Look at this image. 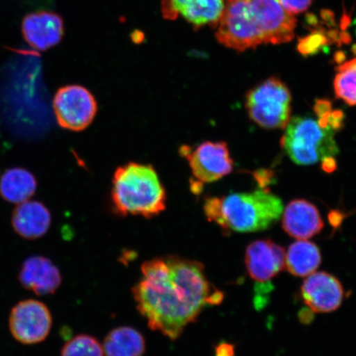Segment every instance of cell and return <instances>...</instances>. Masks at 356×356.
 I'll return each instance as SVG.
<instances>
[{
  "label": "cell",
  "instance_id": "obj_1",
  "mask_svg": "<svg viewBox=\"0 0 356 356\" xmlns=\"http://www.w3.org/2000/svg\"><path fill=\"white\" fill-rule=\"evenodd\" d=\"M132 289L137 309L148 326L177 340L204 308L221 304L224 293L212 286L197 261L169 255L147 261Z\"/></svg>",
  "mask_w": 356,
  "mask_h": 356
},
{
  "label": "cell",
  "instance_id": "obj_2",
  "mask_svg": "<svg viewBox=\"0 0 356 356\" xmlns=\"http://www.w3.org/2000/svg\"><path fill=\"white\" fill-rule=\"evenodd\" d=\"M296 24L278 0H226L216 38L225 47L242 52L261 44L291 42Z\"/></svg>",
  "mask_w": 356,
  "mask_h": 356
},
{
  "label": "cell",
  "instance_id": "obj_3",
  "mask_svg": "<svg viewBox=\"0 0 356 356\" xmlns=\"http://www.w3.org/2000/svg\"><path fill=\"white\" fill-rule=\"evenodd\" d=\"M283 210L282 200L265 188L211 197L204 204L209 221L216 222L222 230L244 234L270 229L280 220Z\"/></svg>",
  "mask_w": 356,
  "mask_h": 356
},
{
  "label": "cell",
  "instance_id": "obj_4",
  "mask_svg": "<svg viewBox=\"0 0 356 356\" xmlns=\"http://www.w3.org/2000/svg\"><path fill=\"white\" fill-rule=\"evenodd\" d=\"M111 200L119 215L149 219L166 210L167 193L153 166L131 162L115 170Z\"/></svg>",
  "mask_w": 356,
  "mask_h": 356
},
{
  "label": "cell",
  "instance_id": "obj_5",
  "mask_svg": "<svg viewBox=\"0 0 356 356\" xmlns=\"http://www.w3.org/2000/svg\"><path fill=\"white\" fill-rule=\"evenodd\" d=\"M282 139V148L299 165H312L339 152L334 139L335 132L323 128L309 117H295L289 121Z\"/></svg>",
  "mask_w": 356,
  "mask_h": 356
},
{
  "label": "cell",
  "instance_id": "obj_6",
  "mask_svg": "<svg viewBox=\"0 0 356 356\" xmlns=\"http://www.w3.org/2000/svg\"><path fill=\"white\" fill-rule=\"evenodd\" d=\"M291 93L282 80L271 77L247 93L249 118L265 129H284L291 121Z\"/></svg>",
  "mask_w": 356,
  "mask_h": 356
},
{
  "label": "cell",
  "instance_id": "obj_7",
  "mask_svg": "<svg viewBox=\"0 0 356 356\" xmlns=\"http://www.w3.org/2000/svg\"><path fill=\"white\" fill-rule=\"evenodd\" d=\"M58 124L71 131L86 130L95 119L97 104L95 96L81 86L62 87L53 101Z\"/></svg>",
  "mask_w": 356,
  "mask_h": 356
},
{
  "label": "cell",
  "instance_id": "obj_8",
  "mask_svg": "<svg viewBox=\"0 0 356 356\" xmlns=\"http://www.w3.org/2000/svg\"><path fill=\"white\" fill-rule=\"evenodd\" d=\"M180 152L188 159L191 172L200 185L221 179L234 168L228 145L224 141H206L191 149L181 147Z\"/></svg>",
  "mask_w": 356,
  "mask_h": 356
},
{
  "label": "cell",
  "instance_id": "obj_9",
  "mask_svg": "<svg viewBox=\"0 0 356 356\" xmlns=\"http://www.w3.org/2000/svg\"><path fill=\"white\" fill-rule=\"evenodd\" d=\"M52 326L50 310L35 300L21 301L13 307L10 316V329L20 343H40L48 337Z\"/></svg>",
  "mask_w": 356,
  "mask_h": 356
},
{
  "label": "cell",
  "instance_id": "obj_10",
  "mask_svg": "<svg viewBox=\"0 0 356 356\" xmlns=\"http://www.w3.org/2000/svg\"><path fill=\"white\" fill-rule=\"evenodd\" d=\"M301 298L315 313H332L340 308L344 300V289L339 280L327 273L309 275L300 289Z\"/></svg>",
  "mask_w": 356,
  "mask_h": 356
},
{
  "label": "cell",
  "instance_id": "obj_11",
  "mask_svg": "<svg viewBox=\"0 0 356 356\" xmlns=\"http://www.w3.org/2000/svg\"><path fill=\"white\" fill-rule=\"evenodd\" d=\"M286 251L270 239L257 240L245 252V265L252 280L260 284L269 282L282 273Z\"/></svg>",
  "mask_w": 356,
  "mask_h": 356
},
{
  "label": "cell",
  "instance_id": "obj_12",
  "mask_svg": "<svg viewBox=\"0 0 356 356\" xmlns=\"http://www.w3.org/2000/svg\"><path fill=\"white\" fill-rule=\"evenodd\" d=\"M225 0H163L162 15L168 20L181 16L195 30L204 26L215 28L219 22Z\"/></svg>",
  "mask_w": 356,
  "mask_h": 356
},
{
  "label": "cell",
  "instance_id": "obj_13",
  "mask_svg": "<svg viewBox=\"0 0 356 356\" xmlns=\"http://www.w3.org/2000/svg\"><path fill=\"white\" fill-rule=\"evenodd\" d=\"M22 33L31 47L44 51L61 42L65 34L64 21L50 11L30 13L22 22Z\"/></svg>",
  "mask_w": 356,
  "mask_h": 356
},
{
  "label": "cell",
  "instance_id": "obj_14",
  "mask_svg": "<svg viewBox=\"0 0 356 356\" xmlns=\"http://www.w3.org/2000/svg\"><path fill=\"white\" fill-rule=\"evenodd\" d=\"M282 227L291 237L305 240L321 233L324 222L314 204L297 199L289 202L284 210Z\"/></svg>",
  "mask_w": 356,
  "mask_h": 356
},
{
  "label": "cell",
  "instance_id": "obj_15",
  "mask_svg": "<svg viewBox=\"0 0 356 356\" xmlns=\"http://www.w3.org/2000/svg\"><path fill=\"white\" fill-rule=\"evenodd\" d=\"M61 280L60 270L48 258L41 256L28 258L19 273L22 286L37 296L54 293Z\"/></svg>",
  "mask_w": 356,
  "mask_h": 356
},
{
  "label": "cell",
  "instance_id": "obj_16",
  "mask_svg": "<svg viewBox=\"0 0 356 356\" xmlns=\"http://www.w3.org/2000/svg\"><path fill=\"white\" fill-rule=\"evenodd\" d=\"M51 224V213L41 202L26 200L19 204L13 213V229L26 239L42 238Z\"/></svg>",
  "mask_w": 356,
  "mask_h": 356
},
{
  "label": "cell",
  "instance_id": "obj_17",
  "mask_svg": "<svg viewBox=\"0 0 356 356\" xmlns=\"http://www.w3.org/2000/svg\"><path fill=\"white\" fill-rule=\"evenodd\" d=\"M321 262V252L317 245L299 240L289 247L284 265L293 277H306L314 273Z\"/></svg>",
  "mask_w": 356,
  "mask_h": 356
},
{
  "label": "cell",
  "instance_id": "obj_18",
  "mask_svg": "<svg viewBox=\"0 0 356 356\" xmlns=\"http://www.w3.org/2000/svg\"><path fill=\"white\" fill-rule=\"evenodd\" d=\"M37 190V181L29 171L15 168L0 178V195L7 202L20 204L29 200Z\"/></svg>",
  "mask_w": 356,
  "mask_h": 356
},
{
  "label": "cell",
  "instance_id": "obj_19",
  "mask_svg": "<svg viewBox=\"0 0 356 356\" xmlns=\"http://www.w3.org/2000/svg\"><path fill=\"white\" fill-rule=\"evenodd\" d=\"M102 347L106 356H143L145 341L135 328L120 327L108 333Z\"/></svg>",
  "mask_w": 356,
  "mask_h": 356
},
{
  "label": "cell",
  "instance_id": "obj_20",
  "mask_svg": "<svg viewBox=\"0 0 356 356\" xmlns=\"http://www.w3.org/2000/svg\"><path fill=\"white\" fill-rule=\"evenodd\" d=\"M333 86L338 99L356 106V58L337 67Z\"/></svg>",
  "mask_w": 356,
  "mask_h": 356
},
{
  "label": "cell",
  "instance_id": "obj_21",
  "mask_svg": "<svg viewBox=\"0 0 356 356\" xmlns=\"http://www.w3.org/2000/svg\"><path fill=\"white\" fill-rule=\"evenodd\" d=\"M61 356H104V347L96 338L79 335L66 342Z\"/></svg>",
  "mask_w": 356,
  "mask_h": 356
},
{
  "label": "cell",
  "instance_id": "obj_22",
  "mask_svg": "<svg viewBox=\"0 0 356 356\" xmlns=\"http://www.w3.org/2000/svg\"><path fill=\"white\" fill-rule=\"evenodd\" d=\"M323 44L324 38L322 35H315L314 37L302 40L299 44V51L305 56L313 55L317 53Z\"/></svg>",
  "mask_w": 356,
  "mask_h": 356
},
{
  "label": "cell",
  "instance_id": "obj_23",
  "mask_svg": "<svg viewBox=\"0 0 356 356\" xmlns=\"http://www.w3.org/2000/svg\"><path fill=\"white\" fill-rule=\"evenodd\" d=\"M280 6L289 15H298L308 10L312 0H278Z\"/></svg>",
  "mask_w": 356,
  "mask_h": 356
},
{
  "label": "cell",
  "instance_id": "obj_24",
  "mask_svg": "<svg viewBox=\"0 0 356 356\" xmlns=\"http://www.w3.org/2000/svg\"><path fill=\"white\" fill-rule=\"evenodd\" d=\"M235 346L229 342H221L216 348V356H234Z\"/></svg>",
  "mask_w": 356,
  "mask_h": 356
},
{
  "label": "cell",
  "instance_id": "obj_25",
  "mask_svg": "<svg viewBox=\"0 0 356 356\" xmlns=\"http://www.w3.org/2000/svg\"><path fill=\"white\" fill-rule=\"evenodd\" d=\"M254 177L262 188L270 184L273 178V172L268 170H259L255 172Z\"/></svg>",
  "mask_w": 356,
  "mask_h": 356
},
{
  "label": "cell",
  "instance_id": "obj_26",
  "mask_svg": "<svg viewBox=\"0 0 356 356\" xmlns=\"http://www.w3.org/2000/svg\"><path fill=\"white\" fill-rule=\"evenodd\" d=\"M322 162V168L325 172H332L336 170L337 161L334 157L325 159Z\"/></svg>",
  "mask_w": 356,
  "mask_h": 356
},
{
  "label": "cell",
  "instance_id": "obj_27",
  "mask_svg": "<svg viewBox=\"0 0 356 356\" xmlns=\"http://www.w3.org/2000/svg\"><path fill=\"white\" fill-rule=\"evenodd\" d=\"M329 220H330L333 227L337 228L341 224L342 220H343V215L339 211H332L329 213Z\"/></svg>",
  "mask_w": 356,
  "mask_h": 356
},
{
  "label": "cell",
  "instance_id": "obj_28",
  "mask_svg": "<svg viewBox=\"0 0 356 356\" xmlns=\"http://www.w3.org/2000/svg\"><path fill=\"white\" fill-rule=\"evenodd\" d=\"M312 311L310 309H302L299 314V318L300 319V321L304 323H310L312 322V320H313V314H312Z\"/></svg>",
  "mask_w": 356,
  "mask_h": 356
}]
</instances>
